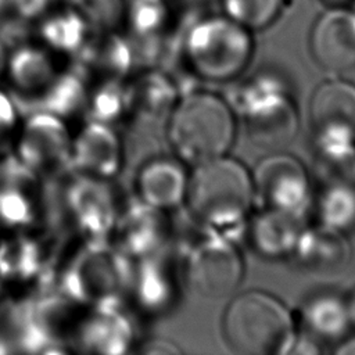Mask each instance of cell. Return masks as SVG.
<instances>
[{
	"label": "cell",
	"mask_w": 355,
	"mask_h": 355,
	"mask_svg": "<svg viewBox=\"0 0 355 355\" xmlns=\"http://www.w3.org/2000/svg\"><path fill=\"white\" fill-rule=\"evenodd\" d=\"M132 261L108 240L62 241L51 286L83 305L123 304Z\"/></svg>",
	"instance_id": "1"
},
{
	"label": "cell",
	"mask_w": 355,
	"mask_h": 355,
	"mask_svg": "<svg viewBox=\"0 0 355 355\" xmlns=\"http://www.w3.org/2000/svg\"><path fill=\"white\" fill-rule=\"evenodd\" d=\"M254 201L252 178L226 155L193 166L184 207L198 226L230 239Z\"/></svg>",
	"instance_id": "2"
},
{
	"label": "cell",
	"mask_w": 355,
	"mask_h": 355,
	"mask_svg": "<svg viewBox=\"0 0 355 355\" xmlns=\"http://www.w3.org/2000/svg\"><path fill=\"white\" fill-rule=\"evenodd\" d=\"M234 133L232 108L209 92L180 94L165 119V135L173 155L190 166L226 155Z\"/></svg>",
	"instance_id": "3"
},
{
	"label": "cell",
	"mask_w": 355,
	"mask_h": 355,
	"mask_svg": "<svg viewBox=\"0 0 355 355\" xmlns=\"http://www.w3.org/2000/svg\"><path fill=\"white\" fill-rule=\"evenodd\" d=\"M251 54L250 31L225 14L197 19L186 29L180 43L186 69L208 82L236 78L250 62Z\"/></svg>",
	"instance_id": "4"
},
{
	"label": "cell",
	"mask_w": 355,
	"mask_h": 355,
	"mask_svg": "<svg viewBox=\"0 0 355 355\" xmlns=\"http://www.w3.org/2000/svg\"><path fill=\"white\" fill-rule=\"evenodd\" d=\"M229 347L243 355H282L295 338L290 311L273 295L247 291L230 301L222 320Z\"/></svg>",
	"instance_id": "5"
},
{
	"label": "cell",
	"mask_w": 355,
	"mask_h": 355,
	"mask_svg": "<svg viewBox=\"0 0 355 355\" xmlns=\"http://www.w3.org/2000/svg\"><path fill=\"white\" fill-rule=\"evenodd\" d=\"M53 184L54 225L68 239L108 240L121 205L112 183L69 172Z\"/></svg>",
	"instance_id": "6"
},
{
	"label": "cell",
	"mask_w": 355,
	"mask_h": 355,
	"mask_svg": "<svg viewBox=\"0 0 355 355\" xmlns=\"http://www.w3.org/2000/svg\"><path fill=\"white\" fill-rule=\"evenodd\" d=\"M62 241L51 223L1 233L0 287L32 297L51 286Z\"/></svg>",
	"instance_id": "7"
},
{
	"label": "cell",
	"mask_w": 355,
	"mask_h": 355,
	"mask_svg": "<svg viewBox=\"0 0 355 355\" xmlns=\"http://www.w3.org/2000/svg\"><path fill=\"white\" fill-rule=\"evenodd\" d=\"M234 103L255 146L279 150L294 139L298 115L288 89L280 79L272 75L255 76L239 87Z\"/></svg>",
	"instance_id": "8"
},
{
	"label": "cell",
	"mask_w": 355,
	"mask_h": 355,
	"mask_svg": "<svg viewBox=\"0 0 355 355\" xmlns=\"http://www.w3.org/2000/svg\"><path fill=\"white\" fill-rule=\"evenodd\" d=\"M202 234L182 243H172L180 261L183 283L207 300L232 294L243 279V261L230 239L201 227Z\"/></svg>",
	"instance_id": "9"
},
{
	"label": "cell",
	"mask_w": 355,
	"mask_h": 355,
	"mask_svg": "<svg viewBox=\"0 0 355 355\" xmlns=\"http://www.w3.org/2000/svg\"><path fill=\"white\" fill-rule=\"evenodd\" d=\"M72 135L68 121L50 112L29 111L21 116L10 154L53 183L71 172Z\"/></svg>",
	"instance_id": "10"
},
{
	"label": "cell",
	"mask_w": 355,
	"mask_h": 355,
	"mask_svg": "<svg viewBox=\"0 0 355 355\" xmlns=\"http://www.w3.org/2000/svg\"><path fill=\"white\" fill-rule=\"evenodd\" d=\"M182 283L179 255L171 244L155 254L132 262L123 304L135 316L164 318L176 308Z\"/></svg>",
	"instance_id": "11"
},
{
	"label": "cell",
	"mask_w": 355,
	"mask_h": 355,
	"mask_svg": "<svg viewBox=\"0 0 355 355\" xmlns=\"http://www.w3.org/2000/svg\"><path fill=\"white\" fill-rule=\"evenodd\" d=\"M49 184L11 154L0 158V233L51 223Z\"/></svg>",
	"instance_id": "12"
},
{
	"label": "cell",
	"mask_w": 355,
	"mask_h": 355,
	"mask_svg": "<svg viewBox=\"0 0 355 355\" xmlns=\"http://www.w3.org/2000/svg\"><path fill=\"white\" fill-rule=\"evenodd\" d=\"M133 313L125 304L83 305L68 341V351L126 354L136 344Z\"/></svg>",
	"instance_id": "13"
},
{
	"label": "cell",
	"mask_w": 355,
	"mask_h": 355,
	"mask_svg": "<svg viewBox=\"0 0 355 355\" xmlns=\"http://www.w3.org/2000/svg\"><path fill=\"white\" fill-rule=\"evenodd\" d=\"M173 232L172 214L157 209L135 196L129 201H121L108 241L133 262L171 245Z\"/></svg>",
	"instance_id": "14"
},
{
	"label": "cell",
	"mask_w": 355,
	"mask_h": 355,
	"mask_svg": "<svg viewBox=\"0 0 355 355\" xmlns=\"http://www.w3.org/2000/svg\"><path fill=\"white\" fill-rule=\"evenodd\" d=\"M254 200L261 208L304 216L311 202V186L302 164L288 154H272L252 172Z\"/></svg>",
	"instance_id": "15"
},
{
	"label": "cell",
	"mask_w": 355,
	"mask_h": 355,
	"mask_svg": "<svg viewBox=\"0 0 355 355\" xmlns=\"http://www.w3.org/2000/svg\"><path fill=\"white\" fill-rule=\"evenodd\" d=\"M309 118L316 148L355 147V86L345 80L322 83L312 94Z\"/></svg>",
	"instance_id": "16"
},
{
	"label": "cell",
	"mask_w": 355,
	"mask_h": 355,
	"mask_svg": "<svg viewBox=\"0 0 355 355\" xmlns=\"http://www.w3.org/2000/svg\"><path fill=\"white\" fill-rule=\"evenodd\" d=\"M61 55L53 53L42 43L28 42L8 51L4 80L6 89L18 107H33L36 100L49 89L57 75L68 65L62 64Z\"/></svg>",
	"instance_id": "17"
},
{
	"label": "cell",
	"mask_w": 355,
	"mask_h": 355,
	"mask_svg": "<svg viewBox=\"0 0 355 355\" xmlns=\"http://www.w3.org/2000/svg\"><path fill=\"white\" fill-rule=\"evenodd\" d=\"M123 159V143L115 126L86 119L72 135L71 172L73 173L112 182L121 173Z\"/></svg>",
	"instance_id": "18"
},
{
	"label": "cell",
	"mask_w": 355,
	"mask_h": 355,
	"mask_svg": "<svg viewBox=\"0 0 355 355\" xmlns=\"http://www.w3.org/2000/svg\"><path fill=\"white\" fill-rule=\"evenodd\" d=\"M71 64L86 83L125 80L136 67L128 37L116 31H90Z\"/></svg>",
	"instance_id": "19"
},
{
	"label": "cell",
	"mask_w": 355,
	"mask_h": 355,
	"mask_svg": "<svg viewBox=\"0 0 355 355\" xmlns=\"http://www.w3.org/2000/svg\"><path fill=\"white\" fill-rule=\"evenodd\" d=\"M126 115L141 122L166 119L180 92L176 80L161 67H139L123 80Z\"/></svg>",
	"instance_id": "20"
},
{
	"label": "cell",
	"mask_w": 355,
	"mask_h": 355,
	"mask_svg": "<svg viewBox=\"0 0 355 355\" xmlns=\"http://www.w3.org/2000/svg\"><path fill=\"white\" fill-rule=\"evenodd\" d=\"M309 44L323 69L338 73L354 68L355 11L337 6L323 12L312 28Z\"/></svg>",
	"instance_id": "21"
},
{
	"label": "cell",
	"mask_w": 355,
	"mask_h": 355,
	"mask_svg": "<svg viewBox=\"0 0 355 355\" xmlns=\"http://www.w3.org/2000/svg\"><path fill=\"white\" fill-rule=\"evenodd\" d=\"M175 155L146 161L135 179V196L143 202L173 214L184 207L190 173Z\"/></svg>",
	"instance_id": "22"
},
{
	"label": "cell",
	"mask_w": 355,
	"mask_h": 355,
	"mask_svg": "<svg viewBox=\"0 0 355 355\" xmlns=\"http://www.w3.org/2000/svg\"><path fill=\"white\" fill-rule=\"evenodd\" d=\"M291 255L305 272L333 276L343 272L348 265L351 248L341 232L320 225L302 229Z\"/></svg>",
	"instance_id": "23"
},
{
	"label": "cell",
	"mask_w": 355,
	"mask_h": 355,
	"mask_svg": "<svg viewBox=\"0 0 355 355\" xmlns=\"http://www.w3.org/2000/svg\"><path fill=\"white\" fill-rule=\"evenodd\" d=\"M302 216L261 208L250 226L252 245L265 257L279 258L291 255L297 240L302 232Z\"/></svg>",
	"instance_id": "24"
},
{
	"label": "cell",
	"mask_w": 355,
	"mask_h": 355,
	"mask_svg": "<svg viewBox=\"0 0 355 355\" xmlns=\"http://www.w3.org/2000/svg\"><path fill=\"white\" fill-rule=\"evenodd\" d=\"M36 22V40L69 61L92 31L80 15L65 3L51 7Z\"/></svg>",
	"instance_id": "25"
},
{
	"label": "cell",
	"mask_w": 355,
	"mask_h": 355,
	"mask_svg": "<svg viewBox=\"0 0 355 355\" xmlns=\"http://www.w3.org/2000/svg\"><path fill=\"white\" fill-rule=\"evenodd\" d=\"M301 316L309 337L313 340H338L351 324L347 301L330 293L309 298L302 308Z\"/></svg>",
	"instance_id": "26"
},
{
	"label": "cell",
	"mask_w": 355,
	"mask_h": 355,
	"mask_svg": "<svg viewBox=\"0 0 355 355\" xmlns=\"http://www.w3.org/2000/svg\"><path fill=\"white\" fill-rule=\"evenodd\" d=\"M87 83L69 62L29 111H44L65 121L83 115Z\"/></svg>",
	"instance_id": "27"
},
{
	"label": "cell",
	"mask_w": 355,
	"mask_h": 355,
	"mask_svg": "<svg viewBox=\"0 0 355 355\" xmlns=\"http://www.w3.org/2000/svg\"><path fill=\"white\" fill-rule=\"evenodd\" d=\"M83 116L111 126L128 116L123 80L87 83Z\"/></svg>",
	"instance_id": "28"
},
{
	"label": "cell",
	"mask_w": 355,
	"mask_h": 355,
	"mask_svg": "<svg viewBox=\"0 0 355 355\" xmlns=\"http://www.w3.org/2000/svg\"><path fill=\"white\" fill-rule=\"evenodd\" d=\"M320 225L345 232L355 226V183H329L318 202Z\"/></svg>",
	"instance_id": "29"
},
{
	"label": "cell",
	"mask_w": 355,
	"mask_h": 355,
	"mask_svg": "<svg viewBox=\"0 0 355 355\" xmlns=\"http://www.w3.org/2000/svg\"><path fill=\"white\" fill-rule=\"evenodd\" d=\"M92 31H116L125 19L126 0H62Z\"/></svg>",
	"instance_id": "30"
},
{
	"label": "cell",
	"mask_w": 355,
	"mask_h": 355,
	"mask_svg": "<svg viewBox=\"0 0 355 355\" xmlns=\"http://www.w3.org/2000/svg\"><path fill=\"white\" fill-rule=\"evenodd\" d=\"M222 7L226 17L248 31H257L277 18L283 0H222Z\"/></svg>",
	"instance_id": "31"
},
{
	"label": "cell",
	"mask_w": 355,
	"mask_h": 355,
	"mask_svg": "<svg viewBox=\"0 0 355 355\" xmlns=\"http://www.w3.org/2000/svg\"><path fill=\"white\" fill-rule=\"evenodd\" d=\"M21 116L19 107L12 96L0 89V158L11 153Z\"/></svg>",
	"instance_id": "32"
},
{
	"label": "cell",
	"mask_w": 355,
	"mask_h": 355,
	"mask_svg": "<svg viewBox=\"0 0 355 355\" xmlns=\"http://www.w3.org/2000/svg\"><path fill=\"white\" fill-rule=\"evenodd\" d=\"M140 352L144 354H178L180 352V348L175 345V343L165 341V340H150L143 344L141 348H139Z\"/></svg>",
	"instance_id": "33"
},
{
	"label": "cell",
	"mask_w": 355,
	"mask_h": 355,
	"mask_svg": "<svg viewBox=\"0 0 355 355\" xmlns=\"http://www.w3.org/2000/svg\"><path fill=\"white\" fill-rule=\"evenodd\" d=\"M320 348L316 345L315 340L312 337H295L288 354H295V355H311V354H319Z\"/></svg>",
	"instance_id": "34"
},
{
	"label": "cell",
	"mask_w": 355,
	"mask_h": 355,
	"mask_svg": "<svg viewBox=\"0 0 355 355\" xmlns=\"http://www.w3.org/2000/svg\"><path fill=\"white\" fill-rule=\"evenodd\" d=\"M337 355H355V337L345 340L336 349Z\"/></svg>",
	"instance_id": "35"
},
{
	"label": "cell",
	"mask_w": 355,
	"mask_h": 355,
	"mask_svg": "<svg viewBox=\"0 0 355 355\" xmlns=\"http://www.w3.org/2000/svg\"><path fill=\"white\" fill-rule=\"evenodd\" d=\"M7 58H8V50L4 46V43L0 40V80L4 78L6 67H7Z\"/></svg>",
	"instance_id": "36"
},
{
	"label": "cell",
	"mask_w": 355,
	"mask_h": 355,
	"mask_svg": "<svg viewBox=\"0 0 355 355\" xmlns=\"http://www.w3.org/2000/svg\"><path fill=\"white\" fill-rule=\"evenodd\" d=\"M17 0H0V15L7 14L8 11L14 10Z\"/></svg>",
	"instance_id": "37"
},
{
	"label": "cell",
	"mask_w": 355,
	"mask_h": 355,
	"mask_svg": "<svg viewBox=\"0 0 355 355\" xmlns=\"http://www.w3.org/2000/svg\"><path fill=\"white\" fill-rule=\"evenodd\" d=\"M348 304V312H349V319H351V323L355 326V291L352 293L349 301H347Z\"/></svg>",
	"instance_id": "38"
},
{
	"label": "cell",
	"mask_w": 355,
	"mask_h": 355,
	"mask_svg": "<svg viewBox=\"0 0 355 355\" xmlns=\"http://www.w3.org/2000/svg\"><path fill=\"white\" fill-rule=\"evenodd\" d=\"M323 1L327 3V4H330V6H333V7H337V6H341V4L347 3L348 0H323Z\"/></svg>",
	"instance_id": "39"
},
{
	"label": "cell",
	"mask_w": 355,
	"mask_h": 355,
	"mask_svg": "<svg viewBox=\"0 0 355 355\" xmlns=\"http://www.w3.org/2000/svg\"><path fill=\"white\" fill-rule=\"evenodd\" d=\"M53 1H54V3H57V4H58V3H62V0H53Z\"/></svg>",
	"instance_id": "40"
},
{
	"label": "cell",
	"mask_w": 355,
	"mask_h": 355,
	"mask_svg": "<svg viewBox=\"0 0 355 355\" xmlns=\"http://www.w3.org/2000/svg\"><path fill=\"white\" fill-rule=\"evenodd\" d=\"M165 1H168V0H165Z\"/></svg>",
	"instance_id": "41"
}]
</instances>
